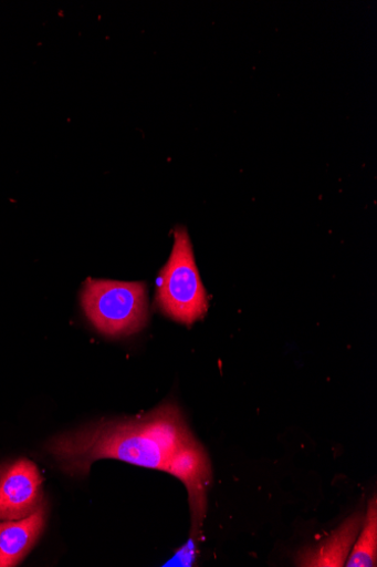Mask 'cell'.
Listing matches in <instances>:
<instances>
[{
    "mask_svg": "<svg viewBox=\"0 0 377 567\" xmlns=\"http://www.w3.org/2000/svg\"><path fill=\"white\" fill-rule=\"evenodd\" d=\"M46 450L71 476H86L92 463L101 458L169 473L186 485L192 517L205 514L209 461L175 403L161 404L139 417L96 423L62 434L52 439Z\"/></svg>",
    "mask_w": 377,
    "mask_h": 567,
    "instance_id": "obj_1",
    "label": "cell"
},
{
    "mask_svg": "<svg viewBox=\"0 0 377 567\" xmlns=\"http://www.w3.org/2000/svg\"><path fill=\"white\" fill-rule=\"evenodd\" d=\"M174 237L170 259L158 277L156 303L170 319L190 326L207 313L208 296L187 229L177 227Z\"/></svg>",
    "mask_w": 377,
    "mask_h": 567,
    "instance_id": "obj_2",
    "label": "cell"
},
{
    "mask_svg": "<svg viewBox=\"0 0 377 567\" xmlns=\"http://www.w3.org/2000/svg\"><path fill=\"white\" fill-rule=\"evenodd\" d=\"M82 305L93 327L106 337L137 333L148 321L147 290L143 282L88 279Z\"/></svg>",
    "mask_w": 377,
    "mask_h": 567,
    "instance_id": "obj_3",
    "label": "cell"
},
{
    "mask_svg": "<svg viewBox=\"0 0 377 567\" xmlns=\"http://www.w3.org/2000/svg\"><path fill=\"white\" fill-rule=\"evenodd\" d=\"M43 480L30 460L21 458L0 467V522L29 517L43 503Z\"/></svg>",
    "mask_w": 377,
    "mask_h": 567,
    "instance_id": "obj_4",
    "label": "cell"
},
{
    "mask_svg": "<svg viewBox=\"0 0 377 567\" xmlns=\"http://www.w3.org/2000/svg\"><path fill=\"white\" fill-rule=\"evenodd\" d=\"M46 519L45 504L17 522L0 523V567L21 563L40 538Z\"/></svg>",
    "mask_w": 377,
    "mask_h": 567,
    "instance_id": "obj_5",
    "label": "cell"
},
{
    "mask_svg": "<svg viewBox=\"0 0 377 567\" xmlns=\"http://www.w3.org/2000/svg\"><path fill=\"white\" fill-rule=\"evenodd\" d=\"M364 515L356 513L328 539L316 547L307 548L297 556V566L343 567L362 529Z\"/></svg>",
    "mask_w": 377,
    "mask_h": 567,
    "instance_id": "obj_6",
    "label": "cell"
},
{
    "mask_svg": "<svg viewBox=\"0 0 377 567\" xmlns=\"http://www.w3.org/2000/svg\"><path fill=\"white\" fill-rule=\"evenodd\" d=\"M362 533L352 548L347 567H375L377 565V502L374 496L367 507Z\"/></svg>",
    "mask_w": 377,
    "mask_h": 567,
    "instance_id": "obj_7",
    "label": "cell"
}]
</instances>
